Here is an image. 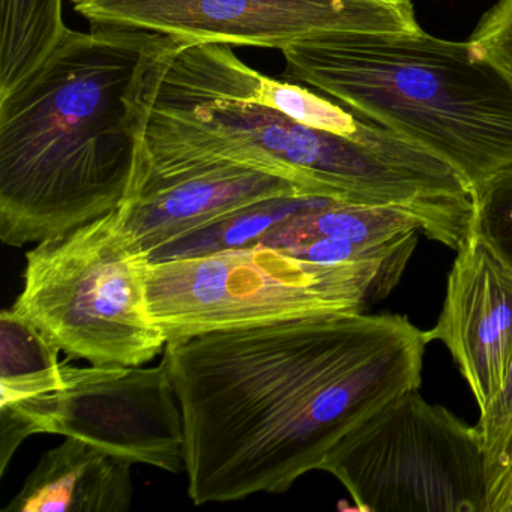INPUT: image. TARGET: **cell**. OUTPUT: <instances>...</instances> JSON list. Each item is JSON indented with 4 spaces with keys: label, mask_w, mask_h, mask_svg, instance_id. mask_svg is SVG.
Listing matches in <instances>:
<instances>
[{
    "label": "cell",
    "mask_w": 512,
    "mask_h": 512,
    "mask_svg": "<svg viewBox=\"0 0 512 512\" xmlns=\"http://www.w3.org/2000/svg\"><path fill=\"white\" fill-rule=\"evenodd\" d=\"M34 434H61L170 473L187 470L184 419L169 362L157 367L62 364L55 391L0 406V475Z\"/></svg>",
    "instance_id": "8"
},
{
    "label": "cell",
    "mask_w": 512,
    "mask_h": 512,
    "mask_svg": "<svg viewBox=\"0 0 512 512\" xmlns=\"http://www.w3.org/2000/svg\"><path fill=\"white\" fill-rule=\"evenodd\" d=\"M412 254L326 265L257 245L149 263V311L167 343L317 314L364 311L397 286Z\"/></svg>",
    "instance_id": "5"
},
{
    "label": "cell",
    "mask_w": 512,
    "mask_h": 512,
    "mask_svg": "<svg viewBox=\"0 0 512 512\" xmlns=\"http://www.w3.org/2000/svg\"><path fill=\"white\" fill-rule=\"evenodd\" d=\"M148 266L119 212H110L28 251L13 310L74 358L139 367L167 346L149 311Z\"/></svg>",
    "instance_id": "6"
},
{
    "label": "cell",
    "mask_w": 512,
    "mask_h": 512,
    "mask_svg": "<svg viewBox=\"0 0 512 512\" xmlns=\"http://www.w3.org/2000/svg\"><path fill=\"white\" fill-rule=\"evenodd\" d=\"M320 470L358 511L485 512L488 476L478 427L418 389L389 401L329 452Z\"/></svg>",
    "instance_id": "7"
},
{
    "label": "cell",
    "mask_w": 512,
    "mask_h": 512,
    "mask_svg": "<svg viewBox=\"0 0 512 512\" xmlns=\"http://www.w3.org/2000/svg\"><path fill=\"white\" fill-rule=\"evenodd\" d=\"M473 230L512 269V167L472 193Z\"/></svg>",
    "instance_id": "16"
},
{
    "label": "cell",
    "mask_w": 512,
    "mask_h": 512,
    "mask_svg": "<svg viewBox=\"0 0 512 512\" xmlns=\"http://www.w3.org/2000/svg\"><path fill=\"white\" fill-rule=\"evenodd\" d=\"M94 26L185 43L283 50L341 35H416L410 0H71Z\"/></svg>",
    "instance_id": "9"
},
{
    "label": "cell",
    "mask_w": 512,
    "mask_h": 512,
    "mask_svg": "<svg viewBox=\"0 0 512 512\" xmlns=\"http://www.w3.org/2000/svg\"><path fill=\"white\" fill-rule=\"evenodd\" d=\"M157 46L140 91L149 172L247 167L287 179L307 196L410 209L430 224V239L452 250L472 232L469 188L424 149L395 133L359 142L250 98L203 94L157 67Z\"/></svg>",
    "instance_id": "3"
},
{
    "label": "cell",
    "mask_w": 512,
    "mask_h": 512,
    "mask_svg": "<svg viewBox=\"0 0 512 512\" xmlns=\"http://www.w3.org/2000/svg\"><path fill=\"white\" fill-rule=\"evenodd\" d=\"M425 340L445 344L485 409L512 361V269L475 230L458 247L442 313Z\"/></svg>",
    "instance_id": "10"
},
{
    "label": "cell",
    "mask_w": 512,
    "mask_h": 512,
    "mask_svg": "<svg viewBox=\"0 0 512 512\" xmlns=\"http://www.w3.org/2000/svg\"><path fill=\"white\" fill-rule=\"evenodd\" d=\"M58 344L22 314H0V406L55 391L62 385Z\"/></svg>",
    "instance_id": "15"
},
{
    "label": "cell",
    "mask_w": 512,
    "mask_h": 512,
    "mask_svg": "<svg viewBox=\"0 0 512 512\" xmlns=\"http://www.w3.org/2000/svg\"><path fill=\"white\" fill-rule=\"evenodd\" d=\"M425 331L400 314H317L170 341L194 505L289 491L377 410L421 386Z\"/></svg>",
    "instance_id": "1"
},
{
    "label": "cell",
    "mask_w": 512,
    "mask_h": 512,
    "mask_svg": "<svg viewBox=\"0 0 512 512\" xmlns=\"http://www.w3.org/2000/svg\"><path fill=\"white\" fill-rule=\"evenodd\" d=\"M478 427L484 448L487 476L493 475L512 439V361L496 397L479 410Z\"/></svg>",
    "instance_id": "18"
},
{
    "label": "cell",
    "mask_w": 512,
    "mask_h": 512,
    "mask_svg": "<svg viewBox=\"0 0 512 512\" xmlns=\"http://www.w3.org/2000/svg\"><path fill=\"white\" fill-rule=\"evenodd\" d=\"M307 196L287 179L239 166L146 169L136 193L118 209L145 254L208 221L274 197Z\"/></svg>",
    "instance_id": "11"
},
{
    "label": "cell",
    "mask_w": 512,
    "mask_h": 512,
    "mask_svg": "<svg viewBox=\"0 0 512 512\" xmlns=\"http://www.w3.org/2000/svg\"><path fill=\"white\" fill-rule=\"evenodd\" d=\"M134 461L94 443L65 437L44 452L5 512H127Z\"/></svg>",
    "instance_id": "13"
},
{
    "label": "cell",
    "mask_w": 512,
    "mask_h": 512,
    "mask_svg": "<svg viewBox=\"0 0 512 512\" xmlns=\"http://www.w3.org/2000/svg\"><path fill=\"white\" fill-rule=\"evenodd\" d=\"M284 79L319 91L448 164L469 188L512 167V85L467 41L341 35L283 50Z\"/></svg>",
    "instance_id": "4"
},
{
    "label": "cell",
    "mask_w": 512,
    "mask_h": 512,
    "mask_svg": "<svg viewBox=\"0 0 512 512\" xmlns=\"http://www.w3.org/2000/svg\"><path fill=\"white\" fill-rule=\"evenodd\" d=\"M316 199L311 196H287L251 203L220 215L166 244L158 245L146 257L149 263H160L257 247L272 230Z\"/></svg>",
    "instance_id": "14"
},
{
    "label": "cell",
    "mask_w": 512,
    "mask_h": 512,
    "mask_svg": "<svg viewBox=\"0 0 512 512\" xmlns=\"http://www.w3.org/2000/svg\"><path fill=\"white\" fill-rule=\"evenodd\" d=\"M419 232L430 238V224L410 209L317 197L260 245L310 262L343 265L413 253Z\"/></svg>",
    "instance_id": "12"
},
{
    "label": "cell",
    "mask_w": 512,
    "mask_h": 512,
    "mask_svg": "<svg viewBox=\"0 0 512 512\" xmlns=\"http://www.w3.org/2000/svg\"><path fill=\"white\" fill-rule=\"evenodd\" d=\"M485 512H512V439L499 467L488 479Z\"/></svg>",
    "instance_id": "19"
},
{
    "label": "cell",
    "mask_w": 512,
    "mask_h": 512,
    "mask_svg": "<svg viewBox=\"0 0 512 512\" xmlns=\"http://www.w3.org/2000/svg\"><path fill=\"white\" fill-rule=\"evenodd\" d=\"M161 35L68 28L0 97V239L25 247L118 211L148 169L140 91Z\"/></svg>",
    "instance_id": "2"
},
{
    "label": "cell",
    "mask_w": 512,
    "mask_h": 512,
    "mask_svg": "<svg viewBox=\"0 0 512 512\" xmlns=\"http://www.w3.org/2000/svg\"><path fill=\"white\" fill-rule=\"evenodd\" d=\"M467 43L473 58L493 67L512 85V0H497Z\"/></svg>",
    "instance_id": "17"
}]
</instances>
